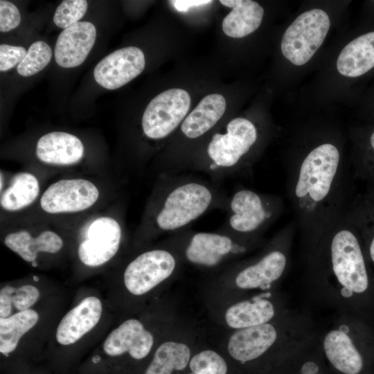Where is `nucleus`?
<instances>
[{"instance_id": "f8f14e48", "label": "nucleus", "mask_w": 374, "mask_h": 374, "mask_svg": "<svg viewBox=\"0 0 374 374\" xmlns=\"http://www.w3.org/2000/svg\"><path fill=\"white\" fill-rule=\"evenodd\" d=\"M154 342L152 333L136 319H128L111 330L103 339L100 350L110 358L127 355L140 360L150 353Z\"/></svg>"}, {"instance_id": "a211bd4d", "label": "nucleus", "mask_w": 374, "mask_h": 374, "mask_svg": "<svg viewBox=\"0 0 374 374\" xmlns=\"http://www.w3.org/2000/svg\"><path fill=\"white\" fill-rule=\"evenodd\" d=\"M84 148L76 136L64 132H51L37 141L35 154L37 159L46 164L70 166L78 163L83 157Z\"/></svg>"}, {"instance_id": "cd10ccee", "label": "nucleus", "mask_w": 374, "mask_h": 374, "mask_svg": "<svg viewBox=\"0 0 374 374\" xmlns=\"http://www.w3.org/2000/svg\"><path fill=\"white\" fill-rule=\"evenodd\" d=\"M41 296L39 288L33 283L3 286L0 290V318L32 309Z\"/></svg>"}, {"instance_id": "423d86ee", "label": "nucleus", "mask_w": 374, "mask_h": 374, "mask_svg": "<svg viewBox=\"0 0 374 374\" xmlns=\"http://www.w3.org/2000/svg\"><path fill=\"white\" fill-rule=\"evenodd\" d=\"M170 240L181 243L185 259L190 263L215 267L228 258L244 252L259 238H249L218 230L215 232H193L187 229L174 233Z\"/></svg>"}, {"instance_id": "e433bc0d", "label": "nucleus", "mask_w": 374, "mask_h": 374, "mask_svg": "<svg viewBox=\"0 0 374 374\" xmlns=\"http://www.w3.org/2000/svg\"><path fill=\"white\" fill-rule=\"evenodd\" d=\"M369 143H370L371 148L372 149L373 152H374V132H373L372 134L370 136Z\"/></svg>"}, {"instance_id": "ddd939ff", "label": "nucleus", "mask_w": 374, "mask_h": 374, "mask_svg": "<svg viewBox=\"0 0 374 374\" xmlns=\"http://www.w3.org/2000/svg\"><path fill=\"white\" fill-rule=\"evenodd\" d=\"M145 65V56L139 48L124 47L103 58L93 69V77L101 87L114 90L137 77Z\"/></svg>"}, {"instance_id": "7c9ffc66", "label": "nucleus", "mask_w": 374, "mask_h": 374, "mask_svg": "<svg viewBox=\"0 0 374 374\" xmlns=\"http://www.w3.org/2000/svg\"><path fill=\"white\" fill-rule=\"evenodd\" d=\"M191 373L188 374H226L227 366L224 359L211 350H203L190 360Z\"/></svg>"}, {"instance_id": "39448f33", "label": "nucleus", "mask_w": 374, "mask_h": 374, "mask_svg": "<svg viewBox=\"0 0 374 374\" xmlns=\"http://www.w3.org/2000/svg\"><path fill=\"white\" fill-rule=\"evenodd\" d=\"M282 210L279 197L239 188L229 196L226 218L219 230L243 238H259L277 220Z\"/></svg>"}, {"instance_id": "c9c22d12", "label": "nucleus", "mask_w": 374, "mask_h": 374, "mask_svg": "<svg viewBox=\"0 0 374 374\" xmlns=\"http://www.w3.org/2000/svg\"><path fill=\"white\" fill-rule=\"evenodd\" d=\"M317 371L318 368L317 365L311 362L305 364L302 368V373L303 374H315Z\"/></svg>"}, {"instance_id": "a878e982", "label": "nucleus", "mask_w": 374, "mask_h": 374, "mask_svg": "<svg viewBox=\"0 0 374 374\" xmlns=\"http://www.w3.org/2000/svg\"><path fill=\"white\" fill-rule=\"evenodd\" d=\"M39 193V183L32 173L20 172L15 175L10 185L1 193L0 205L7 211H17L31 204Z\"/></svg>"}, {"instance_id": "72a5a7b5", "label": "nucleus", "mask_w": 374, "mask_h": 374, "mask_svg": "<svg viewBox=\"0 0 374 374\" xmlns=\"http://www.w3.org/2000/svg\"><path fill=\"white\" fill-rule=\"evenodd\" d=\"M21 22V15L17 7L12 2L0 1V31L9 32L16 28Z\"/></svg>"}, {"instance_id": "393cba45", "label": "nucleus", "mask_w": 374, "mask_h": 374, "mask_svg": "<svg viewBox=\"0 0 374 374\" xmlns=\"http://www.w3.org/2000/svg\"><path fill=\"white\" fill-rule=\"evenodd\" d=\"M273 304L268 300L243 301L230 306L225 313L226 324L242 329L268 323L274 316Z\"/></svg>"}, {"instance_id": "9d476101", "label": "nucleus", "mask_w": 374, "mask_h": 374, "mask_svg": "<svg viewBox=\"0 0 374 374\" xmlns=\"http://www.w3.org/2000/svg\"><path fill=\"white\" fill-rule=\"evenodd\" d=\"M123 229L115 218L102 216L86 227L78 247L80 262L89 267H98L110 261L119 251Z\"/></svg>"}, {"instance_id": "6ab92c4d", "label": "nucleus", "mask_w": 374, "mask_h": 374, "mask_svg": "<svg viewBox=\"0 0 374 374\" xmlns=\"http://www.w3.org/2000/svg\"><path fill=\"white\" fill-rule=\"evenodd\" d=\"M276 339L277 331L269 323L239 329L230 337L228 351L238 361H251L265 353Z\"/></svg>"}, {"instance_id": "c756f323", "label": "nucleus", "mask_w": 374, "mask_h": 374, "mask_svg": "<svg viewBox=\"0 0 374 374\" xmlns=\"http://www.w3.org/2000/svg\"><path fill=\"white\" fill-rule=\"evenodd\" d=\"M368 207L369 209L364 208L363 210L352 208L345 213L357 231H361L368 259L374 265V209Z\"/></svg>"}, {"instance_id": "0eeeda50", "label": "nucleus", "mask_w": 374, "mask_h": 374, "mask_svg": "<svg viewBox=\"0 0 374 374\" xmlns=\"http://www.w3.org/2000/svg\"><path fill=\"white\" fill-rule=\"evenodd\" d=\"M330 26V18L321 9L314 8L301 14L283 35V55L294 65L307 63L323 44Z\"/></svg>"}, {"instance_id": "4468645a", "label": "nucleus", "mask_w": 374, "mask_h": 374, "mask_svg": "<svg viewBox=\"0 0 374 374\" xmlns=\"http://www.w3.org/2000/svg\"><path fill=\"white\" fill-rule=\"evenodd\" d=\"M103 314V303L99 297H84L59 321L55 331V342L65 347L78 343L97 326Z\"/></svg>"}, {"instance_id": "c85d7f7f", "label": "nucleus", "mask_w": 374, "mask_h": 374, "mask_svg": "<svg viewBox=\"0 0 374 374\" xmlns=\"http://www.w3.org/2000/svg\"><path fill=\"white\" fill-rule=\"evenodd\" d=\"M52 58L49 45L43 41L33 42L27 51L22 62L17 66L18 73L23 77L33 75L44 69Z\"/></svg>"}, {"instance_id": "f03ea898", "label": "nucleus", "mask_w": 374, "mask_h": 374, "mask_svg": "<svg viewBox=\"0 0 374 374\" xmlns=\"http://www.w3.org/2000/svg\"><path fill=\"white\" fill-rule=\"evenodd\" d=\"M228 200L220 183L210 179L182 172L160 173L141 232L154 236L182 231L211 211H225Z\"/></svg>"}, {"instance_id": "bb28decb", "label": "nucleus", "mask_w": 374, "mask_h": 374, "mask_svg": "<svg viewBox=\"0 0 374 374\" xmlns=\"http://www.w3.org/2000/svg\"><path fill=\"white\" fill-rule=\"evenodd\" d=\"M190 357V350L185 344L166 341L156 350L145 374H171L186 367Z\"/></svg>"}, {"instance_id": "473e14b6", "label": "nucleus", "mask_w": 374, "mask_h": 374, "mask_svg": "<svg viewBox=\"0 0 374 374\" xmlns=\"http://www.w3.org/2000/svg\"><path fill=\"white\" fill-rule=\"evenodd\" d=\"M26 50L22 46L6 44L0 45V71H6L18 66L26 55Z\"/></svg>"}, {"instance_id": "2f4dec72", "label": "nucleus", "mask_w": 374, "mask_h": 374, "mask_svg": "<svg viewBox=\"0 0 374 374\" xmlns=\"http://www.w3.org/2000/svg\"><path fill=\"white\" fill-rule=\"evenodd\" d=\"M88 7L85 0H66L57 6L53 15V22L59 28L65 29L79 22Z\"/></svg>"}, {"instance_id": "412c9836", "label": "nucleus", "mask_w": 374, "mask_h": 374, "mask_svg": "<svg viewBox=\"0 0 374 374\" xmlns=\"http://www.w3.org/2000/svg\"><path fill=\"white\" fill-rule=\"evenodd\" d=\"M4 244L27 262L36 261L39 253H56L63 247L62 238L54 231L46 230L37 236L26 231L9 233L3 240Z\"/></svg>"}, {"instance_id": "f3484780", "label": "nucleus", "mask_w": 374, "mask_h": 374, "mask_svg": "<svg viewBox=\"0 0 374 374\" xmlns=\"http://www.w3.org/2000/svg\"><path fill=\"white\" fill-rule=\"evenodd\" d=\"M287 264L285 252L273 248L258 260L241 268L235 275V283L244 290L269 285L282 276Z\"/></svg>"}, {"instance_id": "b1692460", "label": "nucleus", "mask_w": 374, "mask_h": 374, "mask_svg": "<svg viewBox=\"0 0 374 374\" xmlns=\"http://www.w3.org/2000/svg\"><path fill=\"white\" fill-rule=\"evenodd\" d=\"M40 315L34 308L0 318V353L8 356L18 347L21 339L39 323Z\"/></svg>"}, {"instance_id": "20e7f679", "label": "nucleus", "mask_w": 374, "mask_h": 374, "mask_svg": "<svg viewBox=\"0 0 374 374\" xmlns=\"http://www.w3.org/2000/svg\"><path fill=\"white\" fill-rule=\"evenodd\" d=\"M224 132L212 134L204 152L192 157L181 172H199L220 183L224 179L247 170L251 161L248 155L258 139V130L249 120L235 118Z\"/></svg>"}, {"instance_id": "2eb2a0df", "label": "nucleus", "mask_w": 374, "mask_h": 374, "mask_svg": "<svg viewBox=\"0 0 374 374\" xmlns=\"http://www.w3.org/2000/svg\"><path fill=\"white\" fill-rule=\"evenodd\" d=\"M96 39V28L89 21H79L63 29L55 46L56 63L66 69L80 66L89 54Z\"/></svg>"}, {"instance_id": "7ed1b4c3", "label": "nucleus", "mask_w": 374, "mask_h": 374, "mask_svg": "<svg viewBox=\"0 0 374 374\" xmlns=\"http://www.w3.org/2000/svg\"><path fill=\"white\" fill-rule=\"evenodd\" d=\"M326 242L330 268L366 321L374 322V276L359 233L344 209L313 238Z\"/></svg>"}, {"instance_id": "aec40b11", "label": "nucleus", "mask_w": 374, "mask_h": 374, "mask_svg": "<svg viewBox=\"0 0 374 374\" xmlns=\"http://www.w3.org/2000/svg\"><path fill=\"white\" fill-rule=\"evenodd\" d=\"M225 110L226 100L221 94L204 97L180 125L181 134L190 141L202 137L218 123Z\"/></svg>"}, {"instance_id": "f704fd0d", "label": "nucleus", "mask_w": 374, "mask_h": 374, "mask_svg": "<svg viewBox=\"0 0 374 374\" xmlns=\"http://www.w3.org/2000/svg\"><path fill=\"white\" fill-rule=\"evenodd\" d=\"M213 1L208 0H176L170 1L177 10L179 12H186L190 8L210 3Z\"/></svg>"}, {"instance_id": "dca6fc26", "label": "nucleus", "mask_w": 374, "mask_h": 374, "mask_svg": "<svg viewBox=\"0 0 374 374\" xmlns=\"http://www.w3.org/2000/svg\"><path fill=\"white\" fill-rule=\"evenodd\" d=\"M374 341V332L356 340L339 330H332L325 337L323 349L332 365L344 374H359L364 366L357 344Z\"/></svg>"}, {"instance_id": "4be33fe9", "label": "nucleus", "mask_w": 374, "mask_h": 374, "mask_svg": "<svg viewBox=\"0 0 374 374\" xmlns=\"http://www.w3.org/2000/svg\"><path fill=\"white\" fill-rule=\"evenodd\" d=\"M374 67V31L363 34L349 42L339 53L337 69L349 78L364 75Z\"/></svg>"}, {"instance_id": "6e6552de", "label": "nucleus", "mask_w": 374, "mask_h": 374, "mask_svg": "<svg viewBox=\"0 0 374 374\" xmlns=\"http://www.w3.org/2000/svg\"><path fill=\"white\" fill-rule=\"evenodd\" d=\"M177 267V258L172 250L148 249L128 262L123 273V283L130 294L142 296L169 278Z\"/></svg>"}, {"instance_id": "f257e3e1", "label": "nucleus", "mask_w": 374, "mask_h": 374, "mask_svg": "<svg viewBox=\"0 0 374 374\" xmlns=\"http://www.w3.org/2000/svg\"><path fill=\"white\" fill-rule=\"evenodd\" d=\"M331 143H321L288 170L290 199L301 226L312 238L344 208V169Z\"/></svg>"}, {"instance_id": "5701e85b", "label": "nucleus", "mask_w": 374, "mask_h": 374, "mask_svg": "<svg viewBox=\"0 0 374 374\" xmlns=\"http://www.w3.org/2000/svg\"><path fill=\"white\" fill-rule=\"evenodd\" d=\"M232 10L222 21L223 32L229 37L240 38L254 32L261 24L264 9L251 0H220Z\"/></svg>"}, {"instance_id": "9b49d317", "label": "nucleus", "mask_w": 374, "mask_h": 374, "mask_svg": "<svg viewBox=\"0 0 374 374\" xmlns=\"http://www.w3.org/2000/svg\"><path fill=\"white\" fill-rule=\"evenodd\" d=\"M99 190L85 179H61L51 184L40 198V206L51 214L80 212L98 199Z\"/></svg>"}, {"instance_id": "1a4fd4ad", "label": "nucleus", "mask_w": 374, "mask_h": 374, "mask_svg": "<svg viewBox=\"0 0 374 374\" xmlns=\"http://www.w3.org/2000/svg\"><path fill=\"white\" fill-rule=\"evenodd\" d=\"M189 93L178 88L156 96L147 105L141 119L142 130L149 139L163 140L181 124L189 110Z\"/></svg>"}]
</instances>
